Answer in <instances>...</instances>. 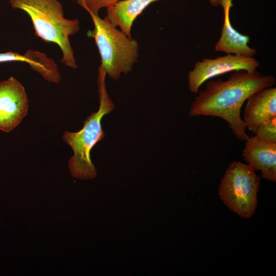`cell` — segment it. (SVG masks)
Returning a JSON list of instances; mask_svg holds the SVG:
<instances>
[{"instance_id": "cell-1", "label": "cell", "mask_w": 276, "mask_h": 276, "mask_svg": "<svg viewBox=\"0 0 276 276\" xmlns=\"http://www.w3.org/2000/svg\"><path fill=\"white\" fill-rule=\"evenodd\" d=\"M272 75H263L258 71H234L229 78L210 80L205 88L194 100L189 114L219 117L225 121L237 139L245 141L248 137L241 116L244 103L256 91L274 84Z\"/></svg>"}, {"instance_id": "cell-2", "label": "cell", "mask_w": 276, "mask_h": 276, "mask_svg": "<svg viewBox=\"0 0 276 276\" xmlns=\"http://www.w3.org/2000/svg\"><path fill=\"white\" fill-rule=\"evenodd\" d=\"M9 3L13 9L28 14L36 36L45 43H53L59 47L62 64L77 68L70 37L79 31V21L64 17L62 5L58 0H9Z\"/></svg>"}, {"instance_id": "cell-3", "label": "cell", "mask_w": 276, "mask_h": 276, "mask_svg": "<svg viewBox=\"0 0 276 276\" xmlns=\"http://www.w3.org/2000/svg\"><path fill=\"white\" fill-rule=\"evenodd\" d=\"M106 75L105 70L100 65L97 80L100 101L98 110L91 113L85 119L81 130L77 132L65 131L62 135L63 140L74 152L68 160L71 174L73 177L80 179H91L97 175L90 159V151L105 137L101 125L103 117L114 109L106 88Z\"/></svg>"}, {"instance_id": "cell-4", "label": "cell", "mask_w": 276, "mask_h": 276, "mask_svg": "<svg viewBox=\"0 0 276 276\" xmlns=\"http://www.w3.org/2000/svg\"><path fill=\"white\" fill-rule=\"evenodd\" d=\"M94 29L87 35L94 38L101 57L100 65L110 78L118 80L121 74L131 72L139 56L138 42L113 26L105 16L88 13Z\"/></svg>"}, {"instance_id": "cell-5", "label": "cell", "mask_w": 276, "mask_h": 276, "mask_svg": "<svg viewBox=\"0 0 276 276\" xmlns=\"http://www.w3.org/2000/svg\"><path fill=\"white\" fill-rule=\"evenodd\" d=\"M247 164L234 161L221 180L218 193L221 200L233 213L244 218L255 213L260 178Z\"/></svg>"}, {"instance_id": "cell-6", "label": "cell", "mask_w": 276, "mask_h": 276, "mask_svg": "<svg viewBox=\"0 0 276 276\" xmlns=\"http://www.w3.org/2000/svg\"><path fill=\"white\" fill-rule=\"evenodd\" d=\"M259 62L254 57L227 54L213 59L204 58L196 62L188 75V86L193 93H197L201 85L216 76L231 72L256 71Z\"/></svg>"}, {"instance_id": "cell-7", "label": "cell", "mask_w": 276, "mask_h": 276, "mask_svg": "<svg viewBox=\"0 0 276 276\" xmlns=\"http://www.w3.org/2000/svg\"><path fill=\"white\" fill-rule=\"evenodd\" d=\"M29 107L28 98L24 86L10 77L0 82V130L9 132L22 121Z\"/></svg>"}, {"instance_id": "cell-8", "label": "cell", "mask_w": 276, "mask_h": 276, "mask_svg": "<svg viewBox=\"0 0 276 276\" xmlns=\"http://www.w3.org/2000/svg\"><path fill=\"white\" fill-rule=\"evenodd\" d=\"M243 159L255 171H260L266 180L276 181V143L259 140L255 136L245 140Z\"/></svg>"}, {"instance_id": "cell-9", "label": "cell", "mask_w": 276, "mask_h": 276, "mask_svg": "<svg viewBox=\"0 0 276 276\" xmlns=\"http://www.w3.org/2000/svg\"><path fill=\"white\" fill-rule=\"evenodd\" d=\"M243 112L246 128L253 133L263 122L276 116V88L260 89L248 97Z\"/></svg>"}, {"instance_id": "cell-10", "label": "cell", "mask_w": 276, "mask_h": 276, "mask_svg": "<svg viewBox=\"0 0 276 276\" xmlns=\"http://www.w3.org/2000/svg\"><path fill=\"white\" fill-rule=\"evenodd\" d=\"M232 2V0H221L220 5L224 10V20L221 35L215 45V50L226 54L254 57L257 51L248 44L250 37L240 33L231 24L229 11L233 6Z\"/></svg>"}, {"instance_id": "cell-11", "label": "cell", "mask_w": 276, "mask_h": 276, "mask_svg": "<svg viewBox=\"0 0 276 276\" xmlns=\"http://www.w3.org/2000/svg\"><path fill=\"white\" fill-rule=\"evenodd\" d=\"M158 1L120 0L107 8L106 17L111 24L131 37V29L136 18L149 5Z\"/></svg>"}, {"instance_id": "cell-12", "label": "cell", "mask_w": 276, "mask_h": 276, "mask_svg": "<svg viewBox=\"0 0 276 276\" xmlns=\"http://www.w3.org/2000/svg\"><path fill=\"white\" fill-rule=\"evenodd\" d=\"M9 61L28 63L32 69L40 74L45 73L48 67L47 55L43 53L32 50L28 51L24 55L12 52L0 53V63Z\"/></svg>"}, {"instance_id": "cell-13", "label": "cell", "mask_w": 276, "mask_h": 276, "mask_svg": "<svg viewBox=\"0 0 276 276\" xmlns=\"http://www.w3.org/2000/svg\"><path fill=\"white\" fill-rule=\"evenodd\" d=\"M254 133L259 140L276 143V116L262 123Z\"/></svg>"}, {"instance_id": "cell-14", "label": "cell", "mask_w": 276, "mask_h": 276, "mask_svg": "<svg viewBox=\"0 0 276 276\" xmlns=\"http://www.w3.org/2000/svg\"><path fill=\"white\" fill-rule=\"evenodd\" d=\"M120 0H77L78 4L88 13L99 14V11L103 8H108Z\"/></svg>"}, {"instance_id": "cell-15", "label": "cell", "mask_w": 276, "mask_h": 276, "mask_svg": "<svg viewBox=\"0 0 276 276\" xmlns=\"http://www.w3.org/2000/svg\"><path fill=\"white\" fill-rule=\"evenodd\" d=\"M210 3L213 6H218L220 5L221 0H209Z\"/></svg>"}]
</instances>
